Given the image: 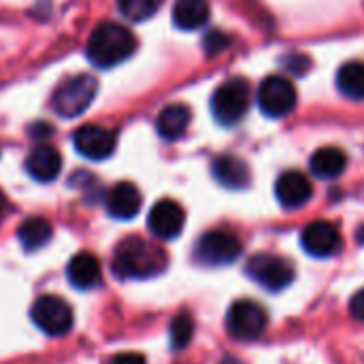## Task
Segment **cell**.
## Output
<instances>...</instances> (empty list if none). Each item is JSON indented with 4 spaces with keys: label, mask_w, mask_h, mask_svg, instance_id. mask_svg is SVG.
Masks as SVG:
<instances>
[{
    "label": "cell",
    "mask_w": 364,
    "mask_h": 364,
    "mask_svg": "<svg viewBox=\"0 0 364 364\" xmlns=\"http://www.w3.org/2000/svg\"><path fill=\"white\" fill-rule=\"evenodd\" d=\"M211 9L207 0H177L173 6V23L179 30H198L209 21Z\"/></svg>",
    "instance_id": "obj_20"
},
{
    "label": "cell",
    "mask_w": 364,
    "mask_h": 364,
    "mask_svg": "<svg viewBox=\"0 0 364 364\" xmlns=\"http://www.w3.org/2000/svg\"><path fill=\"white\" fill-rule=\"evenodd\" d=\"M301 245L314 258H331L341 250V232L335 224L318 220L305 226L301 235Z\"/></svg>",
    "instance_id": "obj_12"
},
{
    "label": "cell",
    "mask_w": 364,
    "mask_h": 364,
    "mask_svg": "<svg viewBox=\"0 0 364 364\" xmlns=\"http://www.w3.org/2000/svg\"><path fill=\"white\" fill-rule=\"evenodd\" d=\"M241 241L235 232L209 230L198 239L194 247V258L205 267H226L241 256Z\"/></svg>",
    "instance_id": "obj_8"
},
{
    "label": "cell",
    "mask_w": 364,
    "mask_h": 364,
    "mask_svg": "<svg viewBox=\"0 0 364 364\" xmlns=\"http://www.w3.org/2000/svg\"><path fill=\"white\" fill-rule=\"evenodd\" d=\"M4 211H6V196L0 192V222H2V218H4Z\"/></svg>",
    "instance_id": "obj_28"
},
{
    "label": "cell",
    "mask_w": 364,
    "mask_h": 364,
    "mask_svg": "<svg viewBox=\"0 0 364 364\" xmlns=\"http://www.w3.org/2000/svg\"><path fill=\"white\" fill-rule=\"evenodd\" d=\"M66 275L75 290H92L100 284L102 277L100 260L90 252H79L70 258Z\"/></svg>",
    "instance_id": "obj_16"
},
{
    "label": "cell",
    "mask_w": 364,
    "mask_h": 364,
    "mask_svg": "<svg viewBox=\"0 0 364 364\" xmlns=\"http://www.w3.org/2000/svg\"><path fill=\"white\" fill-rule=\"evenodd\" d=\"M192 119V111L188 105L175 102L164 107L156 117V130L164 141H177L186 134Z\"/></svg>",
    "instance_id": "obj_17"
},
{
    "label": "cell",
    "mask_w": 364,
    "mask_h": 364,
    "mask_svg": "<svg viewBox=\"0 0 364 364\" xmlns=\"http://www.w3.org/2000/svg\"><path fill=\"white\" fill-rule=\"evenodd\" d=\"M346 166H348V156L339 147H320L309 160L311 173L324 181L337 179L339 175H343Z\"/></svg>",
    "instance_id": "obj_19"
},
{
    "label": "cell",
    "mask_w": 364,
    "mask_h": 364,
    "mask_svg": "<svg viewBox=\"0 0 364 364\" xmlns=\"http://www.w3.org/2000/svg\"><path fill=\"white\" fill-rule=\"evenodd\" d=\"M299 94L290 79L282 75L267 77L258 87V107L271 119H282L290 115L296 107Z\"/></svg>",
    "instance_id": "obj_9"
},
{
    "label": "cell",
    "mask_w": 364,
    "mask_h": 364,
    "mask_svg": "<svg viewBox=\"0 0 364 364\" xmlns=\"http://www.w3.org/2000/svg\"><path fill=\"white\" fill-rule=\"evenodd\" d=\"M75 149L90 160H107L111 158V154L115 151L117 139L115 132L105 128V126H96V124H87L81 126L75 136H73Z\"/></svg>",
    "instance_id": "obj_11"
},
{
    "label": "cell",
    "mask_w": 364,
    "mask_h": 364,
    "mask_svg": "<svg viewBox=\"0 0 364 364\" xmlns=\"http://www.w3.org/2000/svg\"><path fill=\"white\" fill-rule=\"evenodd\" d=\"M53 237V228L45 218H28L17 228V241L23 247V252H38L45 247Z\"/></svg>",
    "instance_id": "obj_21"
},
{
    "label": "cell",
    "mask_w": 364,
    "mask_h": 364,
    "mask_svg": "<svg viewBox=\"0 0 364 364\" xmlns=\"http://www.w3.org/2000/svg\"><path fill=\"white\" fill-rule=\"evenodd\" d=\"M168 337H171V348L173 352H181L190 346L192 337H194V320L188 314H179L173 318L171 328H168Z\"/></svg>",
    "instance_id": "obj_23"
},
{
    "label": "cell",
    "mask_w": 364,
    "mask_h": 364,
    "mask_svg": "<svg viewBox=\"0 0 364 364\" xmlns=\"http://www.w3.org/2000/svg\"><path fill=\"white\" fill-rule=\"evenodd\" d=\"M109 364H147L145 363V356L143 354H136V352H124V354H117L113 356Z\"/></svg>",
    "instance_id": "obj_27"
},
{
    "label": "cell",
    "mask_w": 364,
    "mask_h": 364,
    "mask_svg": "<svg viewBox=\"0 0 364 364\" xmlns=\"http://www.w3.org/2000/svg\"><path fill=\"white\" fill-rule=\"evenodd\" d=\"M228 36L224 34V32H220V30H211V32H207L205 34V38H203V49H205V53L207 55H220L226 47H228Z\"/></svg>",
    "instance_id": "obj_25"
},
{
    "label": "cell",
    "mask_w": 364,
    "mask_h": 364,
    "mask_svg": "<svg viewBox=\"0 0 364 364\" xmlns=\"http://www.w3.org/2000/svg\"><path fill=\"white\" fill-rule=\"evenodd\" d=\"M30 318H32L34 326L49 337L68 335L73 328V322H75L73 307L55 294L38 296L30 309Z\"/></svg>",
    "instance_id": "obj_5"
},
{
    "label": "cell",
    "mask_w": 364,
    "mask_h": 364,
    "mask_svg": "<svg viewBox=\"0 0 364 364\" xmlns=\"http://www.w3.org/2000/svg\"><path fill=\"white\" fill-rule=\"evenodd\" d=\"M119 13L130 21H143L151 17L158 9V0H119Z\"/></svg>",
    "instance_id": "obj_24"
},
{
    "label": "cell",
    "mask_w": 364,
    "mask_h": 364,
    "mask_svg": "<svg viewBox=\"0 0 364 364\" xmlns=\"http://www.w3.org/2000/svg\"><path fill=\"white\" fill-rule=\"evenodd\" d=\"M337 87L350 100H364V62L343 64L337 73Z\"/></svg>",
    "instance_id": "obj_22"
},
{
    "label": "cell",
    "mask_w": 364,
    "mask_h": 364,
    "mask_svg": "<svg viewBox=\"0 0 364 364\" xmlns=\"http://www.w3.org/2000/svg\"><path fill=\"white\" fill-rule=\"evenodd\" d=\"M26 171L34 181L49 183L62 171V156L53 145H36L26 158Z\"/></svg>",
    "instance_id": "obj_15"
},
{
    "label": "cell",
    "mask_w": 364,
    "mask_h": 364,
    "mask_svg": "<svg viewBox=\"0 0 364 364\" xmlns=\"http://www.w3.org/2000/svg\"><path fill=\"white\" fill-rule=\"evenodd\" d=\"M350 314H352L354 320L364 322V288L363 290H358V292L352 296V301H350Z\"/></svg>",
    "instance_id": "obj_26"
},
{
    "label": "cell",
    "mask_w": 364,
    "mask_h": 364,
    "mask_svg": "<svg viewBox=\"0 0 364 364\" xmlns=\"http://www.w3.org/2000/svg\"><path fill=\"white\" fill-rule=\"evenodd\" d=\"M96 92H98L96 77L87 73L73 75L66 81H62L51 94V109L60 117H68V119L77 117L90 109L92 100L96 98Z\"/></svg>",
    "instance_id": "obj_3"
},
{
    "label": "cell",
    "mask_w": 364,
    "mask_h": 364,
    "mask_svg": "<svg viewBox=\"0 0 364 364\" xmlns=\"http://www.w3.org/2000/svg\"><path fill=\"white\" fill-rule=\"evenodd\" d=\"M252 92L250 83L243 77H232L218 85V90L211 96V113L218 124L222 126H235L243 119V115L250 109Z\"/></svg>",
    "instance_id": "obj_4"
},
{
    "label": "cell",
    "mask_w": 364,
    "mask_h": 364,
    "mask_svg": "<svg viewBox=\"0 0 364 364\" xmlns=\"http://www.w3.org/2000/svg\"><path fill=\"white\" fill-rule=\"evenodd\" d=\"M213 177L220 186L228 190H243L250 186V168L237 156H220L213 160Z\"/></svg>",
    "instance_id": "obj_18"
},
{
    "label": "cell",
    "mask_w": 364,
    "mask_h": 364,
    "mask_svg": "<svg viewBox=\"0 0 364 364\" xmlns=\"http://www.w3.org/2000/svg\"><path fill=\"white\" fill-rule=\"evenodd\" d=\"M136 49V36L132 30L117 21H102L98 23L85 45L87 60L98 68H113L126 62Z\"/></svg>",
    "instance_id": "obj_2"
},
{
    "label": "cell",
    "mask_w": 364,
    "mask_h": 364,
    "mask_svg": "<svg viewBox=\"0 0 364 364\" xmlns=\"http://www.w3.org/2000/svg\"><path fill=\"white\" fill-rule=\"evenodd\" d=\"M143 196L139 188L130 181H119L115 183L109 194H107V211L115 220H132L141 211Z\"/></svg>",
    "instance_id": "obj_14"
},
{
    "label": "cell",
    "mask_w": 364,
    "mask_h": 364,
    "mask_svg": "<svg viewBox=\"0 0 364 364\" xmlns=\"http://www.w3.org/2000/svg\"><path fill=\"white\" fill-rule=\"evenodd\" d=\"M269 316L262 305L250 299L235 301L226 316V328L237 341H256L267 331Z\"/></svg>",
    "instance_id": "obj_7"
},
{
    "label": "cell",
    "mask_w": 364,
    "mask_h": 364,
    "mask_svg": "<svg viewBox=\"0 0 364 364\" xmlns=\"http://www.w3.org/2000/svg\"><path fill=\"white\" fill-rule=\"evenodd\" d=\"M275 196L284 209H301L314 196L309 177L301 171H286L275 181Z\"/></svg>",
    "instance_id": "obj_13"
},
{
    "label": "cell",
    "mask_w": 364,
    "mask_h": 364,
    "mask_svg": "<svg viewBox=\"0 0 364 364\" xmlns=\"http://www.w3.org/2000/svg\"><path fill=\"white\" fill-rule=\"evenodd\" d=\"M147 226H149L151 235L162 241L177 239L186 226V211L177 200L162 198L151 207V211L147 215Z\"/></svg>",
    "instance_id": "obj_10"
},
{
    "label": "cell",
    "mask_w": 364,
    "mask_h": 364,
    "mask_svg": "<svg viewBox=\"0 0 364 364\" xmlns=\"http://www.w3.org/2000/svg\"><path fill=\"white\" fill-rule=\"evenodd\" d=\"M247 275L269 292H282L294 282V267L277 254H256L247 260Z\"/></svg>",
    "instance_id": "obj_6"
},
{
    "label": "cell",
    "mask_w": 364,
    "mask_h": 364,
    "mask_svg": "<svg viewBox=\"0 0 364 364\" xmlns=\"http://www.w3.org/2000/svg\"><path fill=\"white\" fill-rule=\"evenodd\" d=\"M113 275L119 279H151L166 271L168 256L160 245L141 237H126L113 254Z\"/></svg>",
    "instance_id": "obj_1"
},
{
    "label": "cell",
    "mask_w": 364,
    "mask_h": 364,
    "mask_svg": "<svg viewBox=\"0 0 364 364\" xmlns=\"http://www.w3.org/2000/svg\"><path fill=\"white\" fill-rule=\"evenodd\" d=\"M220 364H243V363H241L239 358H235V356H226V358H224Z\"/></svg>",
    "instance_id": "obj_29"
}]
</instances>
